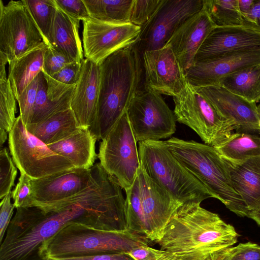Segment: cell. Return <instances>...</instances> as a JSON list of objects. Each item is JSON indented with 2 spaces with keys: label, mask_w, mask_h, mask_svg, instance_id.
Here are the masks:
<instances>
[{
  "label": "cell",
  "mask_w": 260,
  "mask_h": 260,
  "mask_svg": "<svg viewBox=\"0 0 260 260\" xmlns=\"http://www.w3.org/2000/svg\"><path fill=\"white\" fill-rule=\"evenodd\" d=\"M90 169V183L79 193L51 205L16 209L0 245V260H41L43 243L72 223L126 230L122 187L100 162Z\"/></svg>",
  "instance_id": "1"
},
{
  "label": "cell",
  "mask_w": 260,
  "mask_h": 260,
  "mask_svg": "<svg viewBox=\"0 0 260 260\" xmlns=\"http://www.w3.org/2000/svg\"><path fill=\"white\" fill-rule=\"evenodd\" d=\"M239 236L217 214L191 202L180 207L157 244L177 260H216L238 242Z\"/></svg>",
  "instance_id": "2"
},
{
  "label": "cell",
  "mask_w": 260,
  "mask_h": 260,
  "mask_svg": "<svg viewBox=\"0 0 260 260\" xmlns=\"http://www.w3.org/2000/svg\"><path fill=\"white\" fill-rule=\"evenodd\" d=\"M99 66V99L94 120L89 128L98 141L106 137L140 89L142 54L136 42L110 55Z\"/></svg>",
  "instance_id": "3"
},
{
  "label": "cell",
  "mask_w": 260,
  "mask_h": 260,
  "mask_svg": "<svg viewBox=\"0 0 260 260\" xmlns=\"http://www.w3.org/2000/svg\"><path fill=\"white\" fill-rule=\"evenodd\" d=\"M146 238L128 230L106 231L79 223L68 224L45 241L39 250L41 260L127 253L148 245Z\"/></svg>",
  "instance_id": "4"
},
{
  "label": "cell",
  "mask_w": 260,
  "mask_h": 260,
  "mask_svg": "<svg viewBox=\"0 0 260 260\" xmlns=\"http://www.w3.org/2000/svg\"><path fill=\"white\" fill-rule=\"evenodd\" d=\"M173 156L230 211L250 217L244 201L233 187L224 162L214 147L172 137L165 141Z\"/></svg>",
  "instance_id": "5"
},
{
  "label": "cell",
  "mask_w": 260,
  "mask_h": 260,
  "mask_svg": "<svg viewBox=\"0 0 260 260\" xmlns=\"http://www.w3.org/2000/svg\"><path fill=\"white\" fill-rule=\"evenodd\" d=\"M141 168L159 186L183 204L212 198L206 187L171 153L162 141L139 142Z\"/></svg>",
  "instance_id": "6"
},
{
  "label": "cell",
  "mask_w": 260,
  "mask_h": 260,
  "mask_svg": "<svg viewBox=\"0 0 260 260\" xmlns=\"http://www.w3.org/2000/svg\"><path fill=\"white\" fill-rule=\"evenodd\" d=\"M9 146L13 161L20 173L37 179L75 168L68 159L52 151L30 134L20 115L9 133Z\"/></svg>",
  "instance_id": "7"
},
{
  "label": "cell",
  "mask_w": 260,
  "mask_h": 260,
  "mask_svg": "<svg viewBox=\"0 0 260 260\" xmlns=\"http://www.w3.org/2000/svg\"><path fill=\"white\" fill-rule=\"evenodd\" d=\"M176 121L193 130L205 144L214 146L237 130L235 123L220 114L188 82L185 89L173 97Z\"/></svg>",
  "instance_id": "8"
},
{
  "label": "cell",
  "mask_w": 260,
  "mask_h": 260,
  "mask_svg": "<svg viewBox=\"0 0 260 260\" xmlns=\"http://www.w3.org/2000/svg\"><path fill=\"white\" fill-rule=\"evenodd\" d=\"M102 140L98 154L100 163L125 190L133 184L141 166L126 111Z\"/></svg>",
  "instance_id": "9"
},
{
  "label": "cell",
  "mask_w": 260,
  "mask_h": 260,
  "mask_svg": "<svg viewBox=\"0 0 260 260\" xmlns=\"http://www.w3.org/2000/svg\"><path fill=\"white\" fill-rule=\"evenodd\" d=\"M137 142L160 141L176 131V118L161 94L144 88L139 90L127 110Z\"/></svg>",
  "instance_id": "10"
},
{
  "label": "cell",
  "mask_w": 260,
  "mask_h": 260,
  "mask_svg": "<svg viewBox=\"0 0 260 260\" xmlns=\"http://www.w3.org/2000/svg\"><path fill=\"white\" fill-rule=\"evenodd\" d=\"M44 42L25 0H0V53L9 63Z\"/></svg>",
  "instance_id": "11"
},
{
  "label": "cell",
  "mask_w": 260,
  "mask_h": 260,
  "mask_svg": "<svg viewBox=\"0 0 260 260\" xmlns=\"http://www.w3.org/2000/svg\"><path fill=\"white\" fill-rule=\"evenodd\" d=\"M84 56L100 65L114 52L137 42L141 27L128 22L112 23L91 18L83 21Z\"/></svg>",
  "instance_id": "12"
},
{
  "label": "cell",
  "mask_w": 260,
  "mask_h": 260,
  "mask_svg": "<svg viewBox=\"0 0 260 260\" xmlns=\"http://www.w3.org/2000/svg\"><path fill=\"white\" fill-rule=\"evenodd\" d=\"M203 8V0H164L151 20L141 28L136 42L140 52L164 47L176 30Z\"/></svg>",
  "instance_id": "13"
},
{
  "label": "cell",
  "mask_w": 260,
  "mask_h": 260,
  "mask_svg": "<svg viewBox=\"0 0 260 260\" xmlns=\"http://www.w3.org/2000/svg\"><path fill=\"white\" fill-rule=\"evenodd\" d=\"M137 176L145 219L146 237L150 242L158 243L167 225L183 204L150 178L141 166Z\"/></svg>",
  "instance_id": "14"
},
{
  "label": "cell",
  "mask_w": 260,
  "mask_h": 260,
  "mask_svg": "<svg viewBox=\"0 0 260 260\" xmlns=\"http://www.w3.org/2000/svg\"><path fill=\"white\" fill-rule=\"evenodd\" d=\"M142 61L144 88L173 97L185 89V75L169 45L144 52Z\"/></svg>",
  "instance_id": "15"
},
{
  "label": "cell",
  "mask_w": 260,
  "mask_h": 260,
  "mask_svg": "<svg viewBox=\"0 0 260 260\" xmlns=\"http://www.w3.org/2000/svg\"><path fill=\"white\" fill-rule=\"evenodd\" d=\"M91 179V169L75 168L39 179H31L32 206L51 205L74 196L86 188Z\"/></svg>",
  "instance_id": "16"
},
{
  "label": "cell",
  "mask_w": 260,
  "mask_h": 260,
  "mask_svg": "<svg viewBox=\"0 0 260 260\" xmlns=\"http://www.w3.org/2000/svg\"><path fill=\"white\" fill-rule=\"evenodd\" d=\"M196 89L220 114L235 123L237 127L236 132L260 134V113L256 103L250 102L221 86Z\"/></svg>",
  "instance_id": "17"
},
{
  "label": "cell",
  "mask_w": 260,
  "mask_h": 260,
  "mask_svg": "<svg viewBox=\"0 0 260 260\" xmlns=\"http://www.w3.org/2000/svg\"><path fill=\"white\" fill-rule=\"evenodd\" d=\"M256 49H260V31L243 26H216L198 50L194 62Z\"/></svg>",
  "instance_id": "18"
},
{
  "label": "cell",
  "mask_w": 260,
  "mask_h": 260,
  "mask_svg": "<svg viewBox=\"0 0 260 260\" xmlns=\"http://www.w3.org/2000/svg\"><path fill=\"white\" fill-rule=\"evenodd\" d=\"M260 63V49L226 54L210 60L196 62L185 74L194 88L219 86L223 78L241 68Z\"/></svg>",
  "instance_id": "19"
},
{
  "label": "cell",
  "mask_w": 260,
  "mask_h": 260,
  "mask_svg": "<svg viewBox=\"0 0 260 260\" xmlns=\"http://www.w3.org/2000/svg\"><path fill=\"white\" fill-rule=\"evenodd\" d=\"M216 26L203 8L184 22L169 40L167 44L171 46L184 74L194 64L198 50Z\"/></svg>",
  "instance_id": "20"
},
{
  "label": "cell",
  "mask_w": 260,
  "mask_h": 260,
  "mask_svg": "<svg viewBox=\"0 0 260 260\" xmlns=\"http://www.w3.org/2000/svg\"><path fill=\"white\" fill-rule=\"evenodd\" d=\"M99 65L85 58L73 94L71 108L81 128H89L96 111L100 90Z\"/></svg>",
  "instance_id": "21"
},
{
  "label": "cell",
  "mask_w": 260,
  "mask_h": 260,
  "mask_svg": "<svg viewBox=\"0 0 260 260\" xmlns=\"http://www.w3.org/2000/svg\"><path fill=\"white\" fill-rule=\"evenodd\" d=\"M222 159L233 187L244 201L250 216L260 209V157L240 162Z\"/></svg>",
  "instance_id": "22"
},
{
  "label": "cell",
  "mask_w": 260,
  "mask_h": 260,
  "mask_svg": "<svg viewBox=\"0 0 260 260\" xmlns=\"http://www.w3.org/2000/svg\"><path fill=\"white\" fill-rule=\"evenodd\" d=\"M80 21L57 8L50 30L48 46L73 60L82 61L83 49L79 34Z\"/></svg>",
  "instance_id": "23"
},
{
  "label": "cell",
  "mask_w": 260,
  "mask_h": 260,
  "mask_svg": "<svg viewBox=\"0 0 260 260\" xmlns=\"http://www.w3.org/2000/svg\"><path fill=\"white\" fill-rule=\"evenodd\" d=\"M96 141L89 128H80L70 136L48 146L69 160L75 168L89 169L98 157L95 152Z\"/></svg>",
  "instance_id": "24"
},
{
  "label": "cell",
  "mask_w": 260,
  "mask_h": 260,
  "mask_svg": "<svg viewBox=\"0 0 260 260\" xmlns=\"http://www.w3.org/2000/svg\"><path fill=\"white\" fill-rule=\"evenodd\" d=\"M44 42L9 63L8 79L17 101L26 87L43 71Z\"/></svg>",
  "instance_id": "25"
},
{
  "label": "cell",
  "mask_w": 260,
  "mask_h": 260,
  "mask_svg": "<svg viewBox=\"0 0 260 260\" xmlns=\"http://www.w3.org/2000/svg\"><path fill=\"white\" fill-rule=\"evenodd\" d=\"M28 132L47 145L59 141L80 127L71 108L57 113L37 123L26 125Z\"/></svg>",
  "instance_id": "26"
},
{
  "label": "cell",
  "mask_w": 260,
  "mask_h": 260,
  "mask_svg": "<svg viewBox=\"0 0 260 260\" xmlns=\"http://www.w3.org/2000/svg\"><path fill=\"white\" fill-rule=\"evenodd\" d=\"M213 147L222 158L233 162L260 157V137L254 133H234Z\"/></svg>",
  "instance_id": "27"
},
{
  "label": "cell",
  "mask_w": 260,
  "mask_h": 260,
  "mask_svg": "<svg viewBox=\"0 0 260 260\" xmlns=\"http://www.w3.org/2000/svg\"><path fill=\"white\" fill-rule=\"evenodd\" d=\"M219 86L250 102H258L260 63L241 68L226 75L221 79Z\"/></svg>",
  "instance_id": "28"
},
{
  "label": "cell",
  "mask_w": 260,
  "mask_h": 260,
  "mask_svg": "<svg viewBox=\"0 0 260 260\" xmlns=\"http://www.w3.org/2000/svg\"><path fill=\"white\" fill-rule=\"evenodd\" d=\"M91 18L112 23L129 22L134 0H83Z\"/></svg>",
  "instance_id": "29"
},
{
  "label": "cell",
  "mask_w": 260,
  "mask_h": 260,
  "mask_svg": "<svg viewBox=\"0 0 260 260\" xmlns=\"http://www.w3.org/2000/svg\"><path fill=\"white\" fill-rule=\"evenodd\" d=\"M74 90L60 100H49L47 96V81L42 71L39 74L38 90L30 124L37 123L57 113L71 108Z\"/></svg>",
  "instance_id": "30"
},
{
  "label": "cell",
  "mask_w": 260,
  "mask_h": 260,
  "mask_svg": "<svg viewBox=\"0 0 260 260\" xmlns=\"http://www.w3.org/2000/svg\"><path fill=\"white\" fill-rule=\"evenodd\" d=\"M203 8L217 26H243L238 0H203Z\"/></svg>",
  "instance_id": "31"
},
{
  "label": "cell",
  "mask_w": 260,
  "mask_h": 260,
  "mask_svg": "<svg viewBox=\"0 0 260 260\" xmlns=\"http://www.w3.org/2000/svg\"><path fill=\"white\" fill-rule=\"evenodd\" d=\"M0 145L6 142L16 120V99L7 74H0Z\"/></svg>",
  "instance_id": "32"
},
{
  "label": "cell",
  "mask_w": 260,
  "mask_h": 260,
  "mask_svg": "<svg viewBox=\"0 0 260 260\" xmlns=\"http://www.w3.org/2000/svg\"><path fill=\"white\" fill-rule=\"evenodd\" d=\"M125 191L126 229L146 238L145 219L137 176L132 185Z\"/></svg>",
  "instance_id": "33"
},
{
  "label": "cell",
  "mask_w": 260,
  "mask_h": 260,
  "mask_svg": "<svg viewBox=\"0 0 260 260\" xmlns=\"http://www.w3.org/2000/svg\"><path fill=\"white\" fill-rule=\"evenodd\" d=\"M25 2L44 43L48 46V39L57 8L55 0H25Z\"/></svg>",
  "instance_id": "34"
},
{
  "label": "cell",
  "mask_w": 260,
  "mask_h": 260,
  "mask_svg": "<svg viewBox=\"0 0 260 260\" xmlns=\"http://www.w3.org/2000/svg\"><path fill=\"white\" fill-rule=\"evenodd\" d=\"M164 0H134L131 11L130 23L141 28L156 14Z\"/></svg>",
  "instance_id": "35"
},
{
  "label": "cell",
  "mask_w": 260,
  "mask_h": 260,
  "mask_svg": "<svg viewBox=\"0 0 260 260\" xmlns=\"http://www.w3.org/2000/svg\"><path fill=\"white\" fill-rule=\"evenodd\" d=\"M17 174V170L7 149L0 151V199H3L11 191Z\"/></svg>",
  "instance_id": "36"
},
{
  "label": "cell",
  "mask_w": 260,
  "mask_h": 260,
  "mask_svg": "<svg viewBox=\"0 0 260 260\" xmlns=\"http://www.w3.org/2000/svg\"><path fill=\"white\" fill-rule=\"evenodd\" d=\"M39 74L26 87L17 100L20 111L19 115L25 126L30 124L31 122L38 90Z\"/></svg>",
  "instance_id": "37"
},
{
  "label": "cell",
  "mask_w": 260,
  "mask_h": 260,
  "mask_svg": "<svg viewBox=\"0 0 260 260\" xmlns=\"http://www.w3.org/2000/svg\"><path fill=\"white\" fill-rule=\"evenodd\" d=\"M218 257L222 260H260V246L250 242L241 243L226 249Z\"/></svg>",
  "instance_id": "38"
},
{
  "label": "cell",
  "mask_w": 260,
  "mask_h": 260,
  "mask_svg": "<svg viewBox=\"0 0 260 260\" xmlns=\"http://www.w3.org/2000/svg\"><path fill=\"white\" fill-rule=\"evenodd\" d=\"M31 179L26 174L20 173L18 182L12 191V197L15 208L31 207L32 204Z\"/></svg>",
  "instance_id": "39"
},
{
  "label": "cell",
  "mask_w": 260,
  "mask_h": 260,
  "mask_svg": "<svg viewBox=\"0 0 260 260\" xmlns=\"http://www.w3.org/2000/svg\"><path fill=\"white\" fill-rule=\"evenodd\" d=\"M73 61L62 53L47 46L44 55L42 72L51 76Z\"/></svg>",
  "instance_id": "40"
},
{
  "label": "cell",
  "mask_w": 260,
  "mask_h": 260,
  "mask_svg": "<svg viewBox=\"0 0 260 260\" xmlns=\"http://www.w3.org/2000/svg\"><path fill=\"white\" fill-rule=\"evenodd\" d=\"M57 7L73 18L82 20L90 18L83 0H55Z\"/></svg>",
  "instance_id": "41"
},
{
  "label": "cell",
  "mask_w": 260,
  "mask_h": 260,
  "mask_svg": "<svg viewBox=\"0 0 260 260\" xmlns=\"http://www.w3.org/2000/svg\"><path fill=\"white\" fill-rule=\"evenodd\" d=\"M82 61H73L51 77L67 85H76L80 78Z\"/></svg>",
  "instance_id": "42"
},
{
  "label": "cell",
  "mask_w": 260,
  "mask_h": 260,
  "mask_svg": "<svg viewBox=\"0 0 260 260\" xmlns=\"http://www.w3.org/2000/svg\"><path fill=\"white\" fill-rule=\"evenodd\" d=\"M12 191L4 197L0 203V244L3 241L5 232L12 220L15 208L11 203Z\"/></svg>",
  "instance_id": "43"
},
{
  "label": "cell",
  "mask_w": 260,
  "mask_h": 260,
  "mask_svg": "<svg viewBox=\"0 0 260 260\" xmlns=\"http://www.w3.org/2000/svg\"><path fill=\"white\" fill-rule=\"evenodd\" d=\"M165 250L151 248L148 245L136 247L127 253L135 260H152L160 255Z\"/></svg>",
  "instance_id": "44"
},
{
  "label": "cell",
  "mask_w": 260,
  "mask_h": 260,
  "mask_svg": "<svg viewBox=\"0 0 260 260\" xmlns=\"http://www.w3.org/2000/svg\"><path fill=\"white\" fill-rule=\"evenodd\" d=\"M45 260H135L127 253L104 254L86 256L62 258H47Z\"/></svg>",
  "instance_id": "45"
},
{
  "label": "cell",
  "mask_w": 260,
  "mask_h": 260,
  "mask_svg": "<svg viewBox=\"0 0 260 260\" xmlns=\"http://www.w3.org/2000/svg\"><path fill=\"white\" fill-rule=\"evenodd\" d=\"M244 26L260 31V0H255L252 8L244 17Z\"/></svg>",
  "instance_id": "46"
},
{
  "label": "cell",
  "mask_w": 260,
  "mask_h": 260,
  "mask_svg": "<svg viewBox=\"0 0 260 260\" xmlns=\"http://www.w3.org/2000/svg\"><path fill=\"white\" fill-rule=\"evenodd\" d=\"M255 1V0H238L239 7L243 18H244L249 12Z\"/></svg>",
  "instance_id": "47"
},
{
  "label": "cell",
  "mask_w": 260,
  "mask_h": 260,
  "mask_svg": "<svg viewBox=\"0 0 260 260\" xmlns=\"http://www.w3.org/2000/svg\"><path fill=\"white\" fill-rule=\"evenodd\" d=\"M152 260H177L175 256L172 253L165 251V252L158 257Z\"/></svg>",
  "instance_id": "48"
},
{
  "label": "cell",
  "mask_w": 260,
  "mask_h": 260,
  "mask_svg": "<svg viewBox=\"0 0 260 260\" xmlns=\"http://www.w3.org/2000/svg\"><path fill=\"white\" fill-rule=\"evenodd\" d=\"M250 218L254 220L260 226V209L251 214Z\"/></svg>",
  "instance_id": "49"
},
{
  "label": "cell",
  "mask_w": 260,
  "mask_h": 260,
  "mask_svg": "<svg viewBox=\"0 0 260 260\" xmlns=\"http://www.w3.org/2000/svg\"><path fill=\"white\" fill-rule=\"evenodd\" d=\"M257 108H258V111L260 113V104L258 106H257Z\"/></svg>",
  "instance_id": "50"
},
{
  "label": "cell",
  "mask_w": 260,
  "mask_h": 260,
  "mask_svg": "<svg viewBox=\"0 0 260 260\" xmlns=\"http://www.w3.org/2000/svg\"><path fill=\"white\" fill-rule=\"evenodd\" d=\"M216 260H222L221 259H220V258L218 257Z\"/></svg>",
  "instance_id": "51"
}]
</instances>
